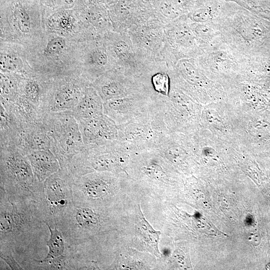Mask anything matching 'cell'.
Listing matches in <instances>:
<instances>
[{
  "mask_svg": "<svg viewBox=\"0 0 270 270\" xmlns=\"http://www.w3.org/2000/svg\"><path fill=\"white\" fill-rule=\"evenodd\" d=\"M156 102V96L144 91L104 102V113L118 125L134 118Z\"/></svg>",
  "mask_w": 270,
  "mask_h": 270,
  "instance_id": "7",
  "label": "cell"
},
{
  "mask_svg": "<svg viewBox=\"0 0 270 270\" xmlns=\"http://www.w3.org/2000/svg\"><path fill=\"white\" fill-rule=\"evenodd\" d=\"M88 61L90 64L101 68L106 66L108 58L106 51L102 48H98L90 54Z\"/></svg>",
  "mask_w": 270,
  "mask_h": 270,
  "instance_id": "21",
  "label": "cell"
},
{
  "mask_svg": "<svg viewBox=\"0 0 270 270\" xmlns=\"http://www.w3.org/2000/svg\"><path fill=\"white\" fill-rule=\"evenodd\" d=\"M58 27L62 30L70 31L72 28V22L69 18H62L57 22Z\"/></svg>",
  "mask_w": 270,
  "mask_h": 270,
  "instance_id": "28",
  "label": "cell"
},
{
  "mask_svg": "<svg viewBox=\"0 0 270 270\" xmlns=\"http://www.w3.org/2000/svg\"><path fill=\"white\" fill-rule=\"evenodd\" d=\"M86 147L118 140V124L103 113L92 118L78 120Z\"/></svg>",
  "mask_w": 270,
  "mask_h": 270,
  "instance_id": "8",
  "label": "cell"
},
{
  "mask_svg": "<svg viewBox=\"0 0 270 270\" xmlns=\"http://www.w3.org/2000/svg\"><path fill=\"white\" fill-rule=\"evenodd\" d=\"M47 221L40 202L10 197L0 190V250L25 262Z\"/></svg>",
  "mask_w": 270,
  "mask_h": 270,
  "instance_id": "1",
  "label": "cell"
},
{
  "mask_svg": "<svg viewBox=\"0 0 270 270\" xmlns=\"http://www.w3.org/2000/svg\"><path fill=\"white\" fill-rule=\"evenodd\" d=\"M186 142L170 132L158 148L163 156L172 163L182 165L187 160L188 152Z\"/></svg>",
  "mask_w": 270,
  "mask_h": 270,
  "instance_id": "13",
  "label": "cell"
},
{
  "mask_svg": "<svg viewBox=\"0 0 270 270\" xmlns=\"http://www.w3.org/2000/svg\"><path fill=\"white\" fill-rule=\"evenodd\" d=\"M118 140L132 154L150 148H158L170 132L156 102L128 121L118 125Z\"/></svg>",
  "mask_w": 270,
  "mask_h": 270,
  "instance_id": "2",
  "label": "cell"
},
{
  "mask_svg": "<svg viewBox=\"0 0 270 270\" xmlns=\"http://www.w3.org/2000/svg\"><path fill=\"white\" fill-rule=\"evenodd\" d=\"M72 111L77 120L92 118L104 113V102L96 89L87 88Z\"/></svg>",
  "mask_w": 270,
  "mask_h": 270,
  "instance_id": "11",
  "label": "cell"
},
{
  "mask_svg": "<svg viewBox=\"0 0 270 270\" xmlns=\"http://www.w3.org/2000/svg\"><path fill=\"white\" fill-rule=\"evenodd\" d=\"M1 94L3 96H10L14 94L16 89V83L14 79L10 76L1 74Z\"/></svg>",
  "mask_w": 270,
  "mask_h": 270,
  "instance_id": "23",
  "label": "cell"
},
{
  "mask_svg": "<svg viewBox=\"0 0 270 270\" xmlns=\"http://www.w3.org/2000/svg\"><path fill=\"white\" fill-rule=\"evenodd\" d=\"M24 94L29 102L35 104L38 103L40 89L38 84L34 80L27 82L24 87Z\"/></svg>",
  "mask_w": 270,
  "mask_h": 270,
  "instance_id": "22",
  "label": "cell"
},
{
  "mask_svg": "<svg viewBox=\"0 0 270 270\" xmlns=\"http://www.w3.org/2000/svg\"><path fill=\"white\" fill-rule=\"evenodd\" d=\"M10 148L1 152L0 190L8 196L40 202L43 183L36 178L26 156Z\"/></svg>",
  "mask_w": 270,
  "mask_h": 270,
  "instance_id": "3",
  "label": "cell"
},
{
  "mask_svg": "<svg viewBox=\"0 0 270 270\" xmlns=\"http://www.w3.org/2000/svg\"><path fill=\"white\" fill-rule=\"evenodd\" d=\"M176 33V38L179 42L182 44L191 42V34L186 30H178Z\"/></svg>",
  "mask_w": 270,
  "mask_h": 270,
  "instance_id": "27",
  "label": "cell"
},
{
  "mask_svg": "<svg viewBox=\"0 0 270 270\" xmlns=\"http://www.w3.org/2000/svg\"><path fill=\"white\" fill-rule=\"evenodd\" d=\"M14 16L18 30L24 34L28 33L31 30V22L28 14L20 7L16 8Z\"/></svg>",
  "mask_w": 270,
  "mask_h": 270,
  "instance_id": "18",
  "label": "cell"
},
{
  "mask_svg": "<svg viewBox=\"0 0 270 270\" xmlns=\"http://www.w3.org/2000/svg\"><path fill=\"white\" fill-rule=\"evenodd\" d=\"M96 90L103 102L146 91L136 82L120 75L109 76L100 80L96 84Z\"/></svg>",
  "mask_w": 270,
  "mask_h": 270,
  "instance_id": "9",
  "label": "cell"
},
{
  "mask_svg": "<svg viewBox=\"0 0 270 270\" xmlns=\"http://www.w3.org/2000/svg\"><path fill=\"white\" fill-rule=\"evenodd\" d=\"M66 45L64 38L60 36L52 38L48 42L44 51V54L47 56L58 55L64 50Z\"/></svg>",
  "mask_w": 270,
  "mask_h": 270,
  "instance_id": "20",
  "label": "cell"
},
{
  "mask_svg": "<svg viewBox=\"0 0 270 270\" xmlns=\"http://www.w3.org/2000/svg\"><path fill=\"white\" fill-rule=\"evenodd\" d=\"M114 50L116 55L122 60L129 58L130 50L128 44L124 40H118L114 46Z\"/></svg>",
  "mask_w": 270,
  "mask_h": 270,
  "instance_id": "24",
  "label": "cell"
},
{
  "mask_svg": "<svg viewBox=\"0 0 270 270\" xmlns=\"http://www.w3.org/2000/svg\"><path fill=\"white\" fill-rule=\"evenodd\" d=\"M46 224L50 232L49 239L46 240V242L48 248V252L42 260H37L39 262L57 258L68 254L70 250L68 244L66 248V242L60 230L55 224H54V228L52 229L50 225L47 223Z\"/></svg>",
  "mask_w": 270,
  "mask_h": 270,
  "instance_id": "14",
  "label": "cell"
},
{
  "mask_svg": "<svg viewBox=\"0 0 270 270\" xmlns=\"http://www.w3.org/2000/svg\"><path fill=\"white\" fill-rule=\"evenodd\" d=\"M152 86L157 95L167 96L170 92V80L168 74L158 72L153 74L150 79Z\"/></svg>",
  "mask_w": 270,
  "mask_h": 270,
  "instance_id": "16",
  "label": "cell"
},
{
  "mask_svg": "<svg viewBox=\"0 0 270 270\" xmlns=\"http://www.w3.org/2000/svg\"><path fill=\"white\" fill-rule=\"evenodd\" d=\"M20 58L14 55L2 54L0 55V68L3 70H18L22 68Z\"/></svg>",
  "mask_w": 270,
  "mask_h": 270,
  "instance_id": "19",
  "label": "cell"
},
{
  "mask_svg": "<svg viewBox=\"0 0 270 270\" xmlns=\"http://www.w3.org/2000/svg\"><path fill=\"white\" fill-rule=\"evenodd\" d=\"M73 184L74 178L62 169L44 182L40 204L48 223L54 224L56 218L74 202Z\"/></svg>",
  "mask_w": 270,
  "mask_h": 270,
  "instance_id": "6",
  "label": "cell"
},
{
  "mask_svg": "<svg viewBox=\"0 0 270 270\" xmlns=\"http://www.w3.org/2000/svg\"><path fill=\"white\" fill-rule=\"evenodd\" d=\"M178 70L182 78L191 84H198L200 78L197 70L186 60H182L178 65Z\"/></svg>",
  "mask_w": 270,
  "mask_h": 270,
  "instance_id": "17",
  "label": "cell"
},
{
  "mask_svg": "<svg viewBox=\"0 0 270 270\" xmlns=\"http://www.w3.org/2000/svg\"><path fill=\"white\" fill-rule=\"evenodd\" d=\"M82 95L79 86L73 84H66L55 93L48 106L51 112L72 110Z\"/></svg>",
  "mask_w": 270,
  "mask_h": 270,
  "instance_id": "12",
  "label": "cell"
},
{
  "mask_svg": "<svg viewBox=\"0 0 270 270\" xmlns=\"http://www.w3.org/2000/svg\"><path fill=\"white\" fill-rule=\"evenodd\" d=\"M196 35L202 40H206L210 38L212 34V30L205 25L198 24L194 28Z\"/></svg>",
  "mask_w": 270,
  "mask_h": 270,
  "instance_id": "26",
  "label": "cell"
},
{
  "mask_svg": "<svg viewBox=\"0 0 270 270\" xmlns=\"http://www.w3.org/2000/svg\"><path fill=\"white\" fill-rule=\"evenodd\" d=\"M131 153L118 140L86 147L72 161L71 170L76 177L88 171L120 173L124 172Z\"/></svg>",
  "mask_w": 270,
  "mask_h": 270,
  "instance_id": "5",
  "label": "cell"
},
{
  "mask_svg": "<svg viewBox=\"0 0 270 270\" xmlns=\"http://www.w3.org/2000/svg\"><path fill=\"white\" fill-rule=\"evenodd\" d=\"M136 226L142 240L154 252V254L158 256L160 254L158 249L160 232L154 230L146 220L140 206Z\"/></svg>",
  "mask_w": 270,
  "mask_h": 270,
  "instance_id": "15",
  "label": "cell"
},
{
  "mask_svg": "<svg viewBox=\"0 0 270 270\" xmlns=\"http://www.w3.org/2000/svg\"><path fill=\"white\" fill-rule=\"evenodd\" d=\"M33 172L40 182H44L60 169L59 162L50 150H40L31 152L26 155Z\"/></svg>",
  "mask_w": 270,
  "mask_h": 270,
  "instance_id": "10",
  "label": "cell"
},
{
  "mask_svg": "<svg viewBox=\"0 0 270 270\" xmlns=\"http://www.w3.org/2000/svg\"><path fill=\"white\" fill-rule=\"evenodd\" d=\"M70 111L51 112L44 124L51 142L50 150L60 168H66L74 158L85 148L79 124Z\"/></svg>",
  "mask_w": 270,
  "mask_h": 270,
  "instance_id": "4",
  "label": "cell"
},
{
  "mask_svg": "<svg viewBox=\"0 0 270 270\" xmlns=\"http://www.w3.org/2000/svg\"><path fill=\"white\" fill-rule=\"evenodd\" d=\"M192 19L198 22L208 21L210 18V12L208 8H201L195 11L192 14Z\"/></svg>",
  "mask_w": 270,
  "mask_h": 270,
  "instance_id": "25",
  "label": "cell"
}]
</instances>
